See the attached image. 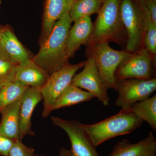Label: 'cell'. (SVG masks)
Returning <instances> with one entry per match:
<instances>
[{
  "label": "cell",
  "instance_id": "cell-1",
  "mask_svg": "<svg viewBox=\"0 0 156 156\" xmlns=\"http://www.w3.org/2000/svg\"><path fill=\"white\" fill-rule=\"evenodd\" d=\"M72 23L69 14L56 21L38 53L32 59L50 75L69 63L67 40Z\"/></svg>",
  "mask_w": 156,
  "mask_h": 156
},
{
  "label": "cell",
  "instance_id": "cell-2",
  "mask_svg": "<svg viewBox=\"0 0 156 156\" xmlns=\"http://www.w3.org/2000/svg\"><path fill=\"white\" fill-rule=\"evenodd\" d=\"M143 121L131 111H121L99 122L82 124L84 131L96 147L112 138L130 134L142 125Z\"/></svg>",
  "mask_w": 156,
  "mask_h": 156
},
{
  "label": "cell",
  "instance_id": "cell-3",
  "mask_svg": "<svg viewBox=\"0 0 156 156\" xmlns=\"http://www.w3.org/2000/svg\"><path fill=\"white\" fill-rule=\"evenodd\" d=\"M120 1L105 0L93 24L89 44L100 41L114 42L119 45L126 43L127 34L121 19Z\"/></svg>",
  "mask_w": 156,
  "mask_h": 156
},
{
  "label": "cell",
  "instance_id": "cell-4",
  "mask_svg": "<svg viewBox=\"0 0 156 156\" xmlns=\"http://www.w3.org/2000/svg\"><path fill=\"white\" fill-rule=\"evenodd\" d=\"M120 11L127 34L126 51L133 53L143 47L148 11L142 0H120Z\"/></svg>",
  "mask_w": 156,
  "mask_h": 156
},
{
  "label": "cell",
  "instance_id": "cell-5",
  "mask_svg": "<svg viewBox=\"0 0 156 156\" xmlns=\"http://www.w3.org/2000/svg\"><path fill=\"white\" fill-rule=\"evenodd\" d=\"M88 46V56L94 59L104 86L107 90L115 89L117 68L131 53L115 50L107 41L94 42Z\"/></svg>",
  "mask_w": 156,
  "mask_h": 156
},
{
  "label": "cell",
  "instance_id": "cell-6",
  "mask_svg": "<svg viewBox=\"0 0 156 156\" xmlns=\"http://www.w3.org/2000/svg\"><path fill=\"white\" fill-rule=\"evenodd\" d=\"M85 62L78 64L65 65L50 75L48 80L41 87L44 101L42 117L47 118L51 113L53 105L58 96L71 83L76 73L83 67Z\"/></svg>",
  "mask_w": 156,
  "mask_h": 156
},
{
  "label": "cell",
  "instance_id": "cell-7",
  "mask_svg": "<svg viewBox=\"0 0 156 156\" xmlns=\"http://www.w3.org/2000/svg\"><path fill=\"white\" fill-rule=\"evenodd\" d=\"M118 92L115 104L123 111L129 110L134 104L150 97L156 89V79H128L117 81L115 89Z\"/></svg>",
  "mask_w": 156,
  "mask_h": 156
},
{
  "label": "cell",
  "instance_id": "cell-8",
  "mask_svg": "<svg viewBox=\"0 0 156 156\" xmlns=\"http://www.w3.org/2000/svg\"><path fill=\"white\" fill-rule=\"evenodd\" d=\"M153 58L144 47L131 53L117 68L115 74L116 81L128 79L147 80L155 77Z\"/></svg>",
  "mask_w": 156,
  "mask_h": 156
},
{
  "label": "cell",
  "instance_id": "cell-9",
  "mask_svg": "<svg viewBox=\"0 0 156 156\" xmlns=\"http://www.w3.org/2000/svg\"><path fill=\"white\" fill-rule=\"evenodd\" d=\"M53 125L64 130L69 137L74 156H100L89 136L84 131L82 123L76 120H66L52 116Z\"/></svg>",
  "mask_w": 156,
  "mask_h": 156
},
{
  "label": "cell",
  "instance_id": "cell-10",
  "mask_svg": "<svg viewBox=\"0 0 156 156\" xmlns=\"http://www.w3.org/2000/svg\"><path fill=\"white\" fill-rule=\"evenodd\" d=\"M83 67L81 72L75 74L73 77L71 85L86 89L104 106H108L110 101L108 90L102 83L94 59L88 56Z\"/></svg>",
  "mask_w": 156,
  "mask_h": 156
},
{
  "label": "cell",
  "instance_id": "cell-11",
  "mask_svg": "<svg viewBox=\"0 0 156 156\" xmlns=\"http://www.w3.org/2000/svg\"><path fill=\"white\" fill-rule=\"evenodd\" d=\"M43 100L41 87H30L23 95L20 109L19 140L27 135L34 136L31 129V118L36 106Z\"/></svg>",
  "mask_w": 156,
  "mask_h": 156
},
{
  "label": "cell",
  "instance_id": "cell-12",
  "mask_svg": "<svg viewBox=\"0 0 156 156\" xmlns=\"http://www.w3.org/2000/svg\"><path fill=\"white\" fill-rule=\"evenodd\" d=\"M76 0H45L41 45L48 38L55 23L69 14Z\"/></svg>",
  "mask_w": 156,
  "mask_h": 156
},
{
  "label": "cell",
  "instance_id": "cell-13",
  "mask_svg": "<svg viewBox=\"0 0 156 156\" xmlns=\"http://www.w3.org/2000/svg\"><path fill=\"white\" fill-rule=\"evenodd\" d=\"M108 156H156V140L152 132L136 143L123 139L114 147Z\"/></svg>",
  "mask_w": 156,
  "mask_h": 156
},
{
  "label": "cell",
  "instance_id": "cell-14",
  "mask_svg": "<svg viewBox=\"0 0 156 156\" xmlns=\"http://www.w3.org/2000/svg\"><path fill=\"white\" fill-rule=\"evenodd\" d=\"M68 36L67 53L73 57L82 45H89L93 31V23L90 16L81 17L74 21Z\"/></svg>",
  "mask_w": 156,
  "mask_h": 156
},
{
  "label": "cell",
  "instance_id": "cell-15",
  "mask_svg": "<svg viewBox=\"0 0 156 156\" xmlns=\"http://www.w3.org/2000/svg\"><path fill=\"white\" fill-rule=\"evenodd\" d=\"M49 76L46 71L29 58L17 65L15 81L29 87H42Z\"/></svg>",
  "mask_w": 156,
  "mask_h": 156
},
{
  "label": "cell",
  "instance_id": "cell-16",
  "mask_svg": "<svg viewBox=\"0 0 156 156\" xmlns=\"http://www.w3.org/2000/svg\"><path fill=\"white\" fill-rule=\"evenodd\" d=\"M20 101L21 98L7 105L0 112V134L15 141L19 140Z\"/></svg>",
  "mask_w": 156,
  "mask_h": 156
},
{
  "label": "cell",
  "instance_id": "cell-17",
  "mask_svg": "<svg viewBox=\"0 0 156 156\" xmlns=\"http://www.w3.org/2000/svg\"><path fill=\"white\" fill-rule=\"evenodd\" d=\"M0 43L10 60L19 64L30 58L29 55L11 28L4 26L1 35Z\"/></svg>",
  "mask_w": 156,
  "mask_h": 156
},
{
  "label": "cell",
  "instance_id": "cell-18",
  "mask_svg": "<svg viewBox=\"0 0 156 156\" xmlns=\"http://www.w3.org/2000/svg\"><path fill=\"white\" fill-rule=\"evenodd\" d=\"M94 96L91 93L70 84L58 96L53 105L52 111L89 101Z\"/></svg>",
  "mask_w": 156,
  "mask_h": 156
},
{
  "label": "cell",
  "instance_id": "cell-19",
  "mask_svg": "<svg viewBox=\"0 0 156 156\" xmlns=\"http://www.w3.org/2000/svg\"><path fill=\"white\" fill-rule=\"evenodd\" d=\"M129 110L156 131V95L131 105Z\"/></svg>",
  "mask_w": 156,
  "mask_h": 156
},
{
  "label": "cell",
  "instance_id": "cell-20",
  "mask_svg": "<svg viewBox=\"0 0 156 156\" xmlns=\"http://www.w3.org/2000/svg\"><path fill=\"white\" fill-rule=\"evenodd\" d=\"M105 0H76L69 15L72 22L81 17L99 13Z\"/></svg>",
  "mask_w": 156,
  "mask_h": 156
},
{
  "label": "cell",
  "instance_id": "cell-21",
  "mask_svg": "<svg viewBox=\"0 0 156 156\" xmlns=\"http://www.w3.org/2000/svg\"><path fill=\"white\" fill-rule=\"evenodd\" d=\"M30 87L18 81H14L0 89L1 111L7 105L21 98Z\"/></svg>",
  "mask_w": 156,
  "mask_h": 156
},
{
  "label": "cell",
  "instance_id": "cell-22",
  "mask_svg": "<svg viewBox=\"0 0 156 156\" xmlns=\"http://www.w3.org/2000/svg\"><path fill=\"white\" fill-rule=\"evenodd\" d=\"M143 44L144 48L154 57L156 54V23L153 21L149 11L146 20Z\"/></svg>",
  "mask_w": 156,
  "mask_h": 156
},
{
  "label": "cell",
  "instance_id": "cell-23",
  "mask_svg": "<svg viewBox=\"0 0 156 156\" xmlns=\"http://www.w3.org/2000/svg\"><path fill=\"white\" fill-rule=\"evenodd\" d=\"M17 65L11 60L0 58V89L15 81Z\"/></svg>",
  "mask_w": 156,
  "mask_h": 156
},
{
  "label": "cell",
  "instance_id": "cell-24",
  "mask_svg": "<svg viewBox=\"0 0 156 156\" xmlns=\"http://www.w3.org/2000/svg\"><path fill=\"white\" fill-rule=\"evenodd\" d=\"M34 150L24 145L22 141H15L8 156H35Z\"/></svg>",
  "mask_w": 156,
  "mask_h": 156
},
{
  "label": "cell",
  "instance_id": "cell-25",
  "mask_svg": "<svg viewBox=\"0 0 156 156\" xmlns=\"http://www.w3.org/2000/svg\"><path fill=\"white\" fill-rule=\"evenodd\" d=\"M15 141L0 134V155L8 156Z\"/></svg>",
  "mask_w": 156,
  "mask_h": 156
},
{
  "label": "cell",
  "instance_id": "cell-26",
  "mask_svg": "<svg viewBox=\"0 0 156 156\" xmlns=\"http://www.w3.org/2000/svg\"><path fill=\"white\" fill-rule=\"evenodd\" d=\"M151 14L153 21L156 23V0H142Z\"/></svg>",
  "mask_w": 156,
  "mask_h": 156
},
{
  "label": "cell",
  "instance_id": "cell-27",
  "mask_svg": "<svg viewBox=\"0 0 156 156\" xmlns=\"http://www.w3.org/2000/svg\"><path fill=\"white\" fill-rule=\"evenodd\" d=\"M58 156H74L70 150H68L66 148H61L59 151Z\"/></svg>",
  "mask_w": 156,
  "mask_h": 156
},
{
  "label": "cell",
  "instance_id": "cell-28",
  "mask_svg": "<svg viewBox=\"0 0 156 156\" xmlns=\"http://www.w3.org/2000/svg\"><path fill=\"white\" fill-rule=\"evenodd\" d=\"M0 58L1 59H8V60H11L9 56H8L5 51L4 50L1 43H0Z\"/></svg>",
  "mask_w": 156,
  "mask_h": 156
},
{
  "label": "cell",
  "instance_id": "cell-29",
  "mask_svg": "<svg viewBox=\"0 0 156 156\" xmlns=\"http://www.w3.org/2000/svg\"><path fill=\"white\" fill-rule=\"evenodd\" d=\"M4 26H3L0 25V35H1V33H2V30L3 28H4Z\"/></svg>",
  "mask_w": 156,
  "mask_h": 156
},
{
  "label": "cell",
  "instance_id": "cell-30",
  "mask_svg": "<svg viewBox=\"0 0 156 156\" xmlns=\"http://www.w3.org/2000/svg\"><path fill=\"white\" fill-rule=\"evenodd\" d=\"M2 1L1 0H0V6H1V4H2Z\"/></svg>",
  "mask_w": 156,
  "mask_h": 156
},
{
  "label": "cell",
  "instance_id": "cell-31",
  "mask_svg": "<svg viewBox=\"0 0 156 156\" xmlns=\"http://www.w3.org/2000/svg\"><path fill=\"white\" fill-rule=\"evenodd\" d=\"M44 156L42 155V156Z\"/></svg>",
  "mask_w": 156,
  "mask_h": 156
},
{
  "label": "cell",
  "instance_id": "cell-32",
  "mask_svg": "<svg viewBox=\"0 0 156 156\" xmlns=\"http://www.w3.org/2000/svg\"><path fill=\"white\" fill-rule=\"evenodd\" d=\"M0 112H1V110H0Z\"/></svg>",
  "mask_w": 156,
  "mask_h": 156
}]
</instances>
